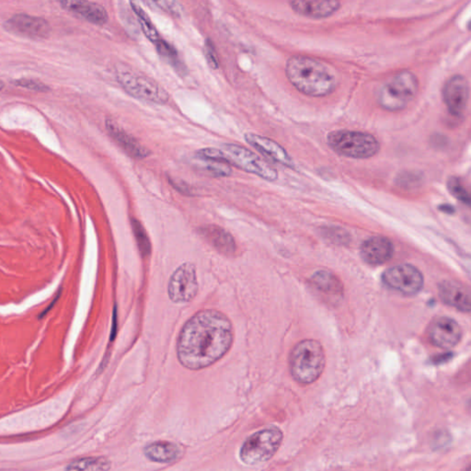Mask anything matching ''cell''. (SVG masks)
I'll return each mask as SVG.
<instances>
[{
  "mask_svg": "<svg viewBox=\"0 0 471 471\" xmlns=\"http://www.w3.org/2000/svg\"><path fill=\"white\" fill-rule=\"evenodd\" d=\"M293 10L298 15L313 20L326 19L337 13L341 8L339 1H306L294 0L289 2Z\"/></svg>",
  "mask_w": 471,
  "mask_h": 471,
  "instance_id": "18",
  "label": "cell"
},
{
  "mask_svg": "<svg viewBox=\"0 0 471 471\" xmlns=\"http://www.w3.org/2000/svg\"><path fill=\"white\" fill-rule=\"evenodd\" d=\"M312 283L318 290L328 294H339L342 291L341 281L329 271L321 270L313 274Z\"/></svg>",
  "mask_w": 471,
  "mask_h": 471,
  "instance_id": "23",
  "label": "cell"
},
{
  "mask_svg": "<svg viewBox=\"0 0 471 471\" xmlns=\"http://www.w3.org/2000/svg\"><path fill=\"white\" fill-rule=\"evenodd\" d=\"M155 45H156L157 52L163 58H165L169 64H171V66L174 67L178 73H180V75H185L187 72L186 66L181 62L177 50L171 43L160 39L159 42L155 43Z\"/></svg>",
  "mask_w": 471,
  "mask_h": 471,
  "instance_id": "25",
  "label": "cell"
},
{
  "mask_svg": "<svg viewBox=\"0 0 471 471\" xmlns=\"http://www.w3.org/2000/svg\"><path fill=\"white\" fill-rule=\"evenodd\" d=\"M325 352L320 342L304 340L293 348L289 367L293 379L300 384L317 381L325 368Z\"/></svg>",
  "mask_w": 471,
  "mask_h": 471,
  "instance_id": "3",
  "label": "cell"
},
{
  "mask_svg": "<svg viewBox=\"0 0 471 471\" xmlns=\"http://www.w3.org/2000/svg\"><path fill=\"white\" fill-rule=\"evenodd\" d=\"M150 4L157 6V8L171 14V16L179 17L183 15V7L180 2L164 0V1L149 2Z\"/></svg>",
  "mask_w": 471,
  "mask_h": 471,
  "instance_id": "29",
  "label": "cell"
},
{
  "mask_svg": "<svg viewBox=\"0 0 471 471\" xmlns=\"http://www.w3.org/2000/svg\"><path fill=\"white\" fill-rule=\"evenodd\" d=\"M327 143L339 156L355 160H367L376 156L380 143L373 134L365 132L336 130L330 132Z\"/></svg>",
  "mask_w": 471,
  "mask_h": 471,
  "instance_id": "5",
  "label": "cell"
},
{
  "mask_svg": "<svg viewBox=\"0 0 471 471\" xmlns=\"http://www.w3.org/2000/svg\"><path fill=\"white\" fill-rule=\"evenodd\" d=\"M286 75L301 93L310 97H326L338 86L332 67L307 55H293L286 65Z\"/></svg>",
  "mask_w": 471,
  "mask_h": 471,
  "instance_id": "2",
  "label": "cell"
},
{
  "mask_svg": "<svg viewBox=\"0 0 471 471\" xmlns=\"http://www.w3.org/2000/svg\"><path fill=\"white\" fill-rule=\"evenodd\" d=\"M419 80L414 73L402 70L388 78L377 92L380 106L388 112H400L416 97Z\"/></svg>",
  "mask_w": 471,
  "mask_h": 471,
  "instance_id": "4",
  "label": "cell"
},
{
  "mask_svg": "<svg viewBox=\"0 0 471 471\" xmlns=\"http://www.w3.org/2000/svg\"><path fill=\"white\" fill-rule=\"evenodd\" d=\"M112 462L105 456H90L77 459L66 468L65 471H109Z\"/></svg>",
  "mask_w": 471,
  "mask_h": 471,
  "instance_id": "22",
  "label": "cell"
},
{
  "mask_svg": "<svg viewBox=\"0 0 471 471\" xmlns=\"http://www.w3.org/2000/svg\"><path fill=\"white\" fill-rule=\"evenodd\" d=\"M470 98V87L467 78L455 75L444 84L443 99L451 115L461 117L466 112Z\"/></svg>",
  "mask_w": 471,
  "mask_h": 471,
  "instance_id": "12",
  "label": "cell"
},
{
  "mask_svg": "<svg viewBox=\"0 0 471 471\" xmlns=\"http://www.w3.org/2000/svg\"><path fill=\"white\" fill-rule=\"evenodd\" d=\"M438 294L442 302L446 305L461 312H470V292L463 283L452 280L443 281L439 283Z\"/></svg>",
  "mask_w": 471,
  "mask_h": 471,
  "instance_id": "15",
  "label": "cell"
},
{
  "mask_svg": "<svg viewBox=\"0 0 471 471\" xmlns=\"http://www.w3.org/2000/svg\"><path fill=\"white\" fill-rule=\"evenodd\" d=\"M4 86H5V84L3 83V81L0 80V92H1V90L3 89H4Z\"/></svg>",
  "mask_w": 471,
  "mask_h": 471,
  "instance_id": "35",
  "label": "cell"
},
{
  "mask_svg": "<svg viewBox=\"0 0 471 471\" xmlns=\"http://www.w3.org/2000/svg\"><path fill=\"white\" fill-rule=\"evenodd\" d=\"M130 6L132 10L136 14L140 27H141L146 37L152 43H156L159 42L160 40V34L157 33L156 27L152 23L150 17H148L146 11L140 7L139 3L131 1Z\"/></svg>",
  "mask_w": 471,
  "mask_h": 471,
  "instance_id": "24",
  "label": "cell"
},
{
  "mask_svg": "<svg viewBox=\"0 0 471 471\" xmlns=\"http://www.w3.org/2000/svg\"><path fill=\"white\" fill-rule=\"evenodd\" d=\"M202 235L209 244L225 255H232L236 251V242L227 231L220 227L207 226L201 228Z\"/></svg>",
  "mask_w": 471,
  "mask_h": 471,
  "instance_id": "21",
  "label": "cell"
},
{
  "mask_svg": "<svg viewBox=\"0 0 471 471\" xmlns=\"http://www.w3.org/2000/svg\"><path fill=\"white\" fill-rule=\"evenodd\" d=\"M234 330L230 318L215 309L196 313L183 326L177 342V356L190 370L209 367L232 346Z\"/></svg>",
  "mask_w": 471,
  "mask_h": 471,
  "instance_id": "1",
  "label": "cell"
},
{
  "mask_svg": "<svg viewBox=\"0 0 471 471\" xmlns=\"http://www.w3.org/2000/svg\"><path fill=\"white\" fill-rule=\"evenodd\" d=\"M427 335L435 346L447 350L455 347L461 342L462 330L453 318L438 317L429 324Z\"/></svg>",
  "mask_w": 471,
  "mask_h": 471,
  "instance_id": "11",
  "label": "cell"
},
{
  "mask_svg": "<svg viewBox=\"0 0 471 471\" xmlns=\"http://www.w3.org/2000/svg\"><path fill=\"white\" fill-rule=\"evenodd\" d=\"M105 127L110 136L118 144L125 153L134 159L144 160L150 156L151 151L127 131L120 127L117 122L111 118L105 120Z\"/></svg>",
  "mask_w": 471,
  "mask_h": 471,
  "instance_id": "16",
  "label": "cell"
},
{
  "mask_svg": "<svg viewBox=\"0 0 471 471\" xmlns=\"http://www.w3.org/2000/svg\"><path fill=\"white\" fill-rule=\"evenodd\" d=\"M14 84L17 87H25V89L34 90V92H49L50 90L49 87L46 86L45 84L41 83V82L25 80V78L15 80Z\"/></svg>",
  "mask_w": 471,
  "mask_h": 471,
  "instance_id": "31",
  "label": "cell"
},
{
  "mask_svg": "<svg viewBox=\"0 0 471 471\" xmlns=\"http://www.w3.org/2000/svg\"><path fill=\"white\" fill-rule=\"evenodd\" d=\"M169 181H171V185L174 186L177 190H179L180 192H186V194L189 195L190 189L189 187L185 185L186 183H183V181H176L174 179H169Z\"/></svg>",
  "mask_w": 471,
  "mask_h": 471,
  "instance_id": "32",
  "label": "cell"
},
{
  "mask_svg": "<svg viewBox=\"0 0 471 471\" xmlns=\"http://www.w3.org/2000/svg\"><path fill=\"white\" fill-rule=\"evenodd\" d=\"M197 292L198 282L195 265L184 263L169 279V297L174 303H188L194 300Z\"/></svg>",
  "mask_w": 471,
  "mask_h": 471,
  "instance_id": "10",
  "label": "cell"
},
{
  "mask_svg": "<svg viewBox=\"0 0 471 471\" xmlns=\"http://www.w3.org/2000/svg\"><path fill=\"white\" fill-rule=\"evenodd\" d=\"M204 54L209 66L212 69H218L219 67V59L218 54H216L215 45H213V41L210 38H207L206 43H204Z\"/></svg>",
  "mask_w": 471,
  "mask_h": 471,
  "instance_id": "30",
  "label": "cell"
},
{
  "mask_svg": "<svg viewBox=\"0 0 471 471\" xmlns=\"http://www.w3.org/2000/svg\"><path fill=\"white\" fill-rule=\"evenodd\" d=\"M61 294H62V289H60L59 292L57 293V295H55V297L54 298V300H52V302L51 304H50L48 308H46L45 310H43V311L42 312V314H41L39 316V318H42L45 317V316L46 314H48V313L50 311V310H51L52 308H54V306L55 305V304H57L58 300H59V298L61 297Z\"/></svg>",
  "mask_w": 471,
  "mask_h": 471,
  "instance_id": "33",
  "label": "cell"
},
{
  "mask_svg": "<svg viewBox=\"0 0 471 471\" xmlns=\"http://www.w3.org/2000/svg\"><path fill=\"white\" fill-rule=\"evenodd\" d=\"M6 30L30 39H45L51 33L48 20L43 17L17 14L5 22Z\"/></svg>",
  "mask_w": 471,
  "mask_h": 471,
  "instance_id": "13",
  "label": "cell"
},
{
  "mask_svg": "<svg viewBox=\"0 0 471 471\" xmlns=\"http://www.w3.org/2000/svg\"><path fill=\"white\" fill-rule=\"evenodd\" d=\"M144 454L149 461L157 463H174L181 458V450L176 444L167 441H157L148 444L144 449Z\"/></svg>",
  "mask_w": 471,
  "mask_h": 471,
  "instance_id": "20",
  "label": "cell"
},
{
  "mask_svg": "<svg viewBox=\"0 0 471 471\" xmlns=\"http://www.w3.org/2000/svg\"><path fill=\"white\" fill-rule=\"evenodd\" d=\"M116 78L132 97L156 104H166L169 101V93L156 80L124 64L116 67Z\"/></svg>",
  "mask_w": 471,
  "mask_h": 471,
  "instance_id": "6",
  "label": "cell"
},
{
  "mask_svg": "<svg viewBox=\"0 0 471 471\" xmlns=\"http://www.w3.org/2000/svg\"><path fill=\"white\" fill-rule=\"evenodd\" d=\"M132 226H133L134 236H136L140 251L144 256L149 255L151 251L150 241H149L144 227L141 226L139 221L134 220V219L132 220Z\"/></svg>",
  "mask_w": 471,
  "mask_h": 471,
  "instance_id": "28",
  "label": "cell"
},
{
  "mask_svg": "<svg viewBox=\"0 0 471 471\" xmlns=\"http://www.w3.org/2000/svg\"><path fill=\"white\" fill-rule=\"evenodd\" d=\"M196 166L212 177H228L233 172L230 164L216 162V160L200 159V157H197Z\"/></svg>",
  "mask_w": 471,
  "mask_h": 471,
  "instance_id": "26",
  "label": "cell"
},
{
  "mask_svg": "<svg viewBox=\"0 0 471 471\" xmlns=\"http://www.w3.org/2000/svg\"><path fill=\"white\" fill-rule=\"evenodd\" d=\"M362 259L370 265H381L388 262L394 254V245L390 239L374 236L363 242L360 250Z\"/></svg>",
  "mask_w": 471,
  "mask_h": 471,
  "instance_id": "17",
  "label": "cell"
},
{
  "mask_svg": "<svg viewBox=\"0 0 471 471\" xmlns=\"http://www.w3.org/2000/svg\"><path fill=\"white\" fill-rule=\"evenodd\" d=\"M439 209L447 213H452L455 212L454 207L450 206V204H442V206H439Z\"/></svg>",
  "mask_w": 471,
  "mask_h": 471,
  "instance_id": "34",
  "label": "cell"
},
{
  "mask_svg": "<svg viewBox=\"0 0 471 471\" xmlns=\"http://www.w3.org/2000/svg\"><path fill=\"white\" fill-rule=\"evenodd\" d=\"M61 6L66 10L80 16L87 22L96 25H104L108 22V13L101 5L87 1H62Z\"/></svg>",
  "mask_w": 471,
  "mask_h": 471,
  "instance_id": "19",
  "label": "cell"
},
{
  "mask_svg": "<svg viewBox=\"0 0 471 471\" xmlns=\"http://www.w3.org/2000/svg\"><path fill=\"white\" fill-rule=\"evenodd\" d=\"M447 185L450 194L458 199V201L462 202L463 204H466L467 206H470V194L468 192L466 188H465L463 183H462V181L459 178L455 176L449 177V180H447Z\"/></svg>",
  "mask_w": 471,
  "mask_h": 471,
  "instance_id": "27",
  "label": "cell"
},
{
  "mask_svg": "<svg viewBox=\"0 0 471 471\" xmlns=\"http://www.w3.org/2000/svg\"><path fill=\"white\" fill-rule=\"evenodd\" d=\"M283 438V432L276 426L260 430L246 439L239 451V458L248 466L265 463L276 454Z\"/></svg>",
  "mask_w": 471,
  "mask_h": 471,
  "instance_id": "7",
  "label": "cell"
},
{
  "mask_svg": "<svg viewBox=\"0 0 471 471\" xmlns=\"http://www.w3.org/2000/svg\"><path fill=\"white\" fill-rule=\"evenodd\" d=\"M245 140L248 145L253 146L256 150L267 157L269 160L279 163L281 165L295 169V162L289 156L288 151L282 146L278 144L268 137L259 136V134L247 133L245 134Z\"/></svg>",
  "mask_w": 471,
  "mask_h": 471,
  "instance_id": "14",
  "label": "cell"
},
{
  "mask_svg": "<svg viewBox=\"0 0 471 471\" xmlns=\"http://www.w3.org/2000/svg\"><path fill=\"white\" fill-rule=\"evenodd\" d=\"M386 286L405 295L418 294L423 288L424 278L419 269L409 263L392 266L382 274Z\"/></svg>",
  "mask_w": 471,
  "mask_h": 471,
  "instance_id": "9",
  "label": "cell"
},
{
  "mask_svg": "<svg viewBox=\"0 0 471 471\" xmlns=\"http://www.w3.org/2000/svg\"><path fill=\"white\" fill-rule=\"evenodd\" d=\"M220 149L224 152L230 165L232 164L248 174H255L265 181H274L278 179L276 169L250 149L236 144H224Z\"/></svg>",
  "mask_w": 471,
  "mask_h": 471,
  "instance_id": "8",
  "label": "cell"
}]
</instances>
